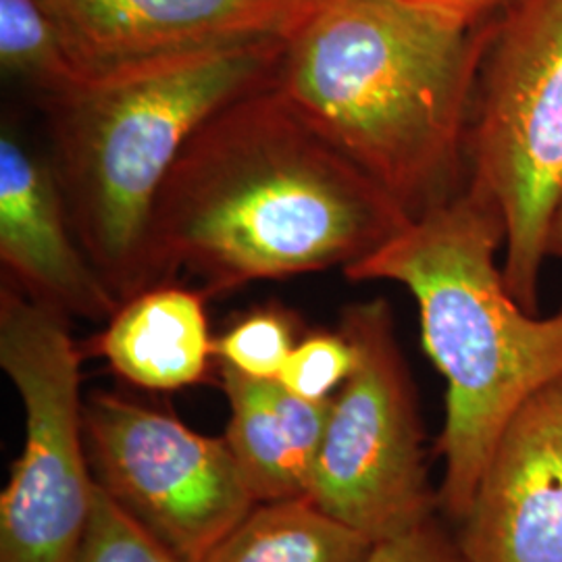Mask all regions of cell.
I'll use <instances>...</instances> for the list:
<instances>
[{
  "mask_svg": "<svg viewBox=\"0 0 562 562\" xmlns=\"http://www.w3.org/2000/svg\"><path fill=\"white\" fill-rule=\"evenodd\" d=\"M204 292L162 283L121 302L92 352L125 382L171 392L202 382L215 357Z\"/></svg>",
  "mask_w": 562,
  "mask_h": 562,
  "instance_id": "4fadbf2b",
  "label": "cell"
},
{
  "mask_svg": "<svg viewBox=\"0 0 562 562\" xmlns=\"http://www.w3.org/2000/svg\"><path fill=\"white\" fill-rule=\"evenodd\" d=\"M81 355L65 315L2 288L0 367L25 415V438L0 494V562H74L94 501L83 431Z\"/></svg>",
  "mask_w": 562,
  "mask_h": 562,
  "instance_id": "8992f818",
  "label": "cell"
},
{
  "mask_svg": "<svg viewBox=\"0 0 562 562\" xmlns=\"http://www.w3.org/2000/svg\"><path fill=\"white\" fill-rule=\"evenodd\" d=\"M355 367V348L341 331L311 334L299 341L281 371L280 382L306 401H329Z\"/></svg>",
  "mask_w": 562,
  "mask_h": 562,
  "instance_id": "ac0fdd59",
  "label": "cell"
},
{
  "mask_svg": "<svg viewBox=\"0 0 562 562\" xmlns=\"http://www.w3.org/2000/svg\"><path fill=\"white\" fill-rule=\"evenodd\" d=\"M504 241L501 206L467 181L450 201L344 269L350 281H396L417 301L423 348L446 380L438 503L457 522L504 427L562 378V308L540 317L515 301L496 265Z\"/></svg>",
  "mask_w": 562,
  "mask_h": 562,
  "instance_id": "3957f363",
  "label": "cell"
},
{
  "mask_svg": "<svg viewBox=\"0 0 562 562\" xmlns=\"http://www.w3.org/2000/svg\"><path fill=\"white\" fill-rule=\"evenodd\" d=\"M375 543L308 498L259 503L204 562H367Z\"/></svg>",
  "mask_w": 562,
  "mask_h": 562,
  "instance_id": "5bb4252c",
  "label": "cell"
},
{
  "mask_svg": "<svg viewBox=\"0 0 562 562\" xmlns=\"http://www.w3.org/2000/svg\"><path fill=\"white\" fill-rule=\"evenodd\" d=\"M0 63L4 74L41 90L46 102L81 81L41 0H0Z\"/></svg>",
  "mask_w": 562,
  "mask_h": 562,
  "instance_id": "9a60e30c",
  "label": "cell"
},
{
  "mask_svg": "<svg viewBox=\"0 0 562 562\" xmlns=\"http://www.w3.org/2000/svg\"><path fill=\"white\" fill-rule=\"evenodd\" d=\"M229 402L225 442L257 503L308 498L331 401H306L280 380H255L222 364Z\"/></svg>",
  "mask_w": 562,
  "mask_h": 562,
  "instance_id": "7c38bea8",
  "label": "cell"
},
{
  "mask_svg": "<svg viewBox=\"0 0 562 562\" xmlns=\"http://www.w3.org/2000/svg\"><path fill=\"white\" fill-rule=\"evenodd\" d=\"M367 562H464L457 538L448 533L438 519L375 543Z\"/></svg>",
  "mask_w": 562,
  "mask_h": 562,
  "instance_id": "d6986e66",
  "label": "cell"
},
{
  "mask_svg": "<svg viewBox=\"0 0 562 562\" xmlns=\"http://www.w3.org/2000/svg\"><path fill=\"white\" fill-rule=\"evenodd\" d=\"M285 38L123 67L48 101L76 236L120 302L153 288L150 220L186 142L225 104L276 80Z\"/></svg>",
  "mask_w": 562,
  "mask_h": 562,
  "instance_id": "277c9868",
  "label": "cell"
},
{
  "mask_svg": "<svg viewBox=\"0 0 562 562\" xmlns=\"http://www.w3.org/2000/svg\"><path fill=\"white\" fill-rule=\"evenodd\" d=\"M81 80L241 42L288 38L319 0H41Z\"/></svg>",
  "mask_w": 562,
  "mask_h": 562,
  "instance_id": "9c48e42d",
  "label": "cell"
},
{
  "mask_svg": "<svg viewBox=\"0 0 562 562\" xmlns=\"http://www.w3.org/2000/svg\"><path fill=\"white\" fill-rule=\"evenodd\" d=\"M467 161L469 181L503 211L506 288L538 315L548 227L562 194V0H508L496 13Z\"/></svg>",
  "mask_w": 562,
  "mask_h": 562,
  "instance_id": "5b68a950",
  "label": "cell"
},
{
  "mask_svg": "<svg viewBox=\"0 0 562 562\" xmlns=\"http://www.w3.org/2000/svg\"><path fill=\"white\" fill-rule=\"evenodd\" d=\"M411 222L269 83L225 104L186 142L153 209V288L190 271L209 296L346 269Z\"/></svg>",
  "mask_w": 562,
  "mask_h": 562,
  "instance_id": "6da1fadb",
  "label": "cell"
},
{
  "mask_svg": "<svg viewBox=\"0 0 562 562\" xmlns=\"http://www.w3.org/2000/svg\"><path fill=\"white\" fill-rule=\"evenodd\" d=\"M74 562H186L125 513L101 485Z\"/></svg>",
  "mask_w": 562,
  "mask_h": 562,
  "instance_id": "e0dca14e",
  "label": "cell"
},
{
  "mask_svg": "<svg viewBox=\"0 0 562 562\" xmlns=\"http://www.w3.org/2000/svg\"><path fill=\"white\" fill-rule=\"evenodd\" d=\"M454 538L464 562H562V378L504 427Z\"/></svg>",
  "mask_w": 562,
  "mask_h": 562,
  "instance_id": "30bf717a",
  "label": "cell"
},
{
  "mask_svg": "<svg viewBox=\"0 0 562 562\" xmlns=\"http://www.w3.org/2000/svg\"><path fill=\"white\" fill-rule=\"evenodd\" d=\"M294 315L280 306H261L232 325L215 340V357L241 375L280 380L296 346Z\"/></svg>",
  "mask_w": 562,
  "mask_h": 562,
  "instance_id": "2e32d148",
  "label": "cell"
},
{
  "mask_svg": "<svg viewBox=\"0 0 562 562\" xmlns=\"http://www.w3.org/2000/svg\"><path fill=\"white\" fill-rule=\"evenodd\" d=\"M492 21L464 25L406 0H319L285 38L273 86L417 220L469 181Z\"/></svg>",
  "mask_w": 562,
  "mask_h": 562,
  "instance_id": "7a4b0ae2",
  "label": "cell"
},
{
  "mask_svg": "<svg viewBox=\"0 0 562 562\" xmlns=\"http://www.w3.org/2000/svg\"><path fill=\"white\" fill-rule=\"evenodd\" d=\"M425 11L438 13L464 25H480L496 18L508 0H406Z\"/></svg>",
  "mask_w": 562,
  "mask_h": 562,
  "instance_id": "ffe728a7",
  "label": "cell"
},
{
  "mask_svg": "<svg viewBox=\"0 0 562 562\" xmlns=\"http://www.w3.org/2000/svg\"><path fill=\"white\" fill-rule=\"evenodd\" d=\"M546 252H548V259H550V257L562 259V194L559 202H557V206H554V213H552V220H550V227H548Z\"/></svg>",
  "mask_w": 562,
  "mask_h": 562,
  "instance_id": "44dd1931",
  "label": "cell"
},
{
  "mask_svg": "<svg viewBox=\"0 0 562 562\" xmlns=\"http://www.w3.org/2000/svg\"><path fill=\"white\" fill-rule=\"evenodd\" d=\"M83 431L97 483L181 561H206L259 504L227 442L173 415L94 392Z\"/></svg>",
  "mask_w": 562,
  "mask_h": 562,
  "instance_id": "ba28073f",
  "label": "cell"
},
{
  "mask_svg": "<svg viewBox=\"0 0 562 562\" xmlns=\"http://www.w3.org/2000/svg\"><path fill=\"white\" fill-rule=\"evenodd\" d=\"M0 259L34 301L90 322H109L121 302L76 236L53 162L9 130L0 138Z\"/></svg>",
  "mask_w": 562,
  "mask_h": 562,
  "instance_id": "8fae6325",
  "label": "cell"
},
{
  "mask_svg": "<svg viewBox=\"0 0 562 562\" xmlns=\"http://www.w3.org/2000/svg\"><path fill=\"white\" fill-rule=\"evenodd\" d=\"M355 367L334 396L308 501L373 543L436 517L417 390L383 299L341 311Z\"/></svg>",
  "mask_w": 562,
  "mask_h": 562,
  "instance_id": "52a82bcc",
  "label": "cell"
}]
</instances>
